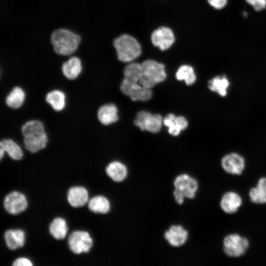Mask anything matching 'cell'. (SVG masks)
Listing matches in <instances>:
<instances>
[{"mask_svg":"<svg viewBox=\"0 0 266 266\" xmlns=\"http://www.w3.org/2000/svg\"><path fill=\"white\" fill-rule=\"evenodd\" d=\"M24 146L27 150L35 153L43 149L48 142L43 123L37 120H30L21 127Z\"/></svg>","mask_w":266,"mask_h":266,"instance_id":"6da1fadb","label":"cell"},{"mask_svg":"<svg viewBox=\"0 0 266 266\" xmlns=\"http://www.w3.org/2000/svg\"><path fill=\"white\" fill-rule=\"evenodd\" d=\"M81 41V36L78 34L66 28L55 30L50 36L54 51L61 56H69L75 52Z\"/></svg>","mask_w":266,"mask_h":266,"instance_id":"7a4b0ae2","label":"cell"},{"mask_svg":"<svg viewBox=\"0 0 266 266\" xmlns=\"http://www.w3.org/2000/svg\"><path fill=\"white\" fill-rule=\"evenodd\" d=\"M117 58L123 62H130L138 58L141 53V47L133 36L123 34L113 41Z\"/></svg>","mask_w":266,"mask_h":266,"instance_id":"3957f363","label":"cell"},{"mask_svg":"<svg viewBox=\"0 0 266 266\" xmlns=\"http://www.w3.org/2000/svg\"><path fill=\"white\" fill-rule=\"evenodd\" d=\"M142 74L139 81L141 86L151 89L166 78L164 64L153 60H147L142 63Z\"/></svg>","mask_w":266,"mask_h":266,"instance_id":"277c9868","label":"cell"},{"mask_svg":"<svg viewBox=\"0 0 266 266\" xmlns=\"http://www.w3.org/2000/svg\"><path fill=\"white\" fill-rule=\"evenodd\" d=\"M174 186L173 196L179 204L183 203L185 198L194 199L199 187L197 180L187 174L177 176L174 181Z\"/></svg>","mask_w":266,"mask_h":266,"instance_id":"5b68a950","label":"cell"},{"mask_svg":"<svg viewBox=\"0 0 266 266\" xmlns=\"http://www.w3.org/2000/svg\"><path fill=\"white\" fill-rule=\"evenodd\" d=\"M223 250L229 257L238 258L244 255L249 247L247 238L237 233H230L223 240Z\"/></svg>","mask_w":266,"mask_h":266,"instance_id":"8992f818","label":"cell"},{"mask_svg":"<svg viewBox=\"0 0 266 266\" xmlns=\"http://www.w3.org/2000/svg\"><path fill=\"white\" fill-rule=\"evenodd\" d=\"M163 122L162 117L160 114H152L149 112L141 111L137 113L134 123L142 131L156 133L161 130Z\"/></svg>","mask_w":266,"mask_h":266,"instance_id":"52a82bcc","label":"cell"},{"mask_svg":"<svg viewBox=\"0 0 266 266\" xmlns=\"http://www.w3.org/2000/svg\"><path fill=\"white\" fill-rule=\"evenodd\" d=\"M93 243L92 238L86 231L73 232L68 237L69 248L75 254L89 252L93 246Z\"/></svg>","mask_w":266,"mask_h":266,"instance_id":"ba28073f","label":"cell"},{"mask_svg":"<svg viewBox=\"0 0 266 266\" xmlns=\"http://www.w3.org/2000/svg\"><path fill=\"white\" fill-rule=\"evenodd\" d=\"M245 164L244 157L235 152L225 155L221 161L223 170L228 174L235 175H240L243 173Z\"/></svg>","mask_w":266,"mask_h":266,"instance_id":"9c48e42d","label":"cell"},{"mask_svg":"<svg viewBox=\"0 0 266 266\" xmlns=\"http://www.w3.org/2000/svg\"><path fill=\"white\" fill-rule=\"evenodd\" d=\"M120 89L125 95L129 96L133 101H146L152 97L150 89L145 88L139 83H131L124 79Z\"/></svg>","mask_w":266,"mask_h":266,"instance_id":"30bf717a","label":"cell"},{"mask_svg":"<svg viewBox=\"0 0 266 266\" xmlns=\"http://www.w3.org/2000/svg\"><path fill=\"white\" fill-rule=\"evenodd\" d=\"M174 40L173 31L167 27H161L156 29L151 35V41L153 45L162 51L169 49Z\"/></svg>","mask_w":266,"mask_h":266,"instance_id":"8fae6325","label":"cell"},{"mask_svg":"<svg viewBox=\"0 0 266 266\" xmlns=\"http://www.w3.org/2000/svg\"><path fill=\"white\" fill-rule=\"evenodd\" d=\"M28 202L24 194L14 191L7 195L4 200V206L9 213L17 215L27 207Z\"/></svg>","mask_w":266,"mask_h":266,"instance_id":"7c38bea8","label":"cell"},{"mask_svg":"<svg viewBox=\"0 0 266 266\" xmlns=\"http://www.w3.org/2000/svg\"><path fill=\"white\" fill-rule=\"evenodd\" d=\"M242 204L241 197L237 192L233 191L225 192L222 196L220 201L221 209L228 214L236 213Z\"/></svg>","mask_w":266,"mask_h":266,"instance_id":"4fadbf2b","label":"cell"},{"mask_svg":"<svg viewBox=\"0 0 266 266\" xmlns=\"http://www.w3.org/2000/svg\"><path fill=\"white\" fill-rule=\"evenodd\" d=\"M164 236L170 245L179 247L186 242L188 232L181 225H173L165 232Z\"/></svg>","mask_w":266,"mask_h":266,"instance_id":"5bb4252c","label":"cell"},{"mask_svg":"<svg viewBox=\"0 0 266 266\" xmlns=\"http://www.w3.org/2000/svg\"><path fill=\"white\" fill-rule=\"evenodd\" d=\"M63 75L69 80L77 78L82 70V64L79 58L71 57L63 63L61 67Z\"/></svg>","mask_w":266,"mask_h":266,"instance_id":"9a60e30c","label":"cell"},{"mask_svg":"<svg viewBox=\"0 0 266 266\" xmlns=\"http://www.w3.org/2000/svg\"><path fill=\"white\" fill-rule=\"evenodd\" d=\"M164 124L168 128V133L173 136H177L181 131L186 129L188 123L183 116H175L172 113L167 114L163 120Z\"/></svg>","mask_w":266,"mask_h":266,"instance_id":"2e32d148","label":"cell"},{"mask_svg":"<svg viewBox=\"0 0 266 266\" xmlns=\"http://www.w3.org/2000/svg\"><path fill=\"white\" fill-rule=\"evenodd\" d=\"M97 117L99 121L104 125H108L118 120V109L113 103L101 106L98 111Z\"/></svg>","mask_w":266,"mask_h":266,"instance_id":"e0dca14e","label":"cell"},{"mask_svg":"<svg viewBox=\"0 0 266 266\" xmlns=\"http://www.w3.org/2000/svg\"><path fill=\"white\" fill-rule=\"evenodd\" d=\"M89 195L86 188L81 186L73 187L67 193V200L73 207H78L84 205L88 201Z\"/></svg>","mask_w":266,"mask_h":266,"instance_id":"ac0fdd59","label":"cell"},{"mask_svg":"<svg viewBox=\"0 0 266 266\" xmlns=\"http://www.w3.org/2000/svg\"><path fill=\"white\" fill-rule=\"evenodd\" d=\"M248 195L252 203H266V177H262L258 180L257 185L249 190Z\"/></svg>","mask_w":266,"mask_h":266,"instance_id":"d6986e66","label":"cell"},{"mask_svg":"<svg viewBox=\"0 0 266 266\" xmlns=\"http://www.w3.org/2000/svg\"><path fill=\"white\" fill-rule=\"evenodd\" d=\"M25 234L21 230H9L4 233L6 244L11 250L22 247L25 242Z\"/></svg>","mask_w":266,"mask_h":266,"instance_id":"ffe728a7","label":"cell"},{"mask_svg":"<svg viewBox=\"0 0 266 266\" xmlns=\"http://www.w3.org/2000/svg\"><path fill=\"white\" fill-rule=\"evenodd\" d=\"M230 81L225 75L216 76L209 80L208 83V89L221 97L227 96Z\"/></svg>","mask_w":266,"mask_h":266,"instance_id":"44dd1931","label":"cell"},{"mask_svg":"<svg viewBox=\"0 0 266 266\" xmlns=\"http://www.w3.org/2000/svg\"><path fill=\"white\" fill-rule=\"evenodd\" d=\"M108 176L113 181L119 182L123 181L127 177L128 170L126 166L118 161L109 163L106 168Z\"/></svg>","mask_w":266,"mask_h":266,"instance_id":"7402d4cb","label":"cell"},{"mask_svg":"<svg viewBox=\"0 0 266 266\" xmlns=\"http://www.w3.org/2000/svg\"><path fill=\"white\" fill-rule=\"evenodd\" d=\"M45 101L55 111H60L66 106V96L62 91L54 90L46 94Z\"/></svg>","mask_w":266,"mask_h":266,"instance_id":"603a6c76","label":"cell"},{"mask_svg":"<svg viewBox=\"0 0 266 266\" xmlns=\"http://www.w3.org/2000/svg\"><path fill=\"white\" fill-rule=\"evenodd\" d=\"M25 99V93L20 87H14L5 98V103L10 108L18 109L23 104Z\"/></svg>","mask_w":266,"mask_h":266,"instance_id":"cb8c5ba5","label":"cell"},{"mask_svg":"<svg viewBox=\"0 0 266 266\" xmlns=\"http://www.w3.org/2000/svg\"><path fill=\"white\" fill-rule=\"evenodd\" d=\"M0 148L13 160H19L23 156V151L20 146L11 139H3L0 142Z\"/></svg>","mask_w":266,"mask_h":266,"instance_id":"d4e9b609","label":"cell"},{"mask_svg":"<svg viewBox=\"0 0 266 266\" xmlns=\"http://www.w3.org/2000/svg\"><path fill=\"white\" fill-rule=\"evenodd\" d=\"M88 207L91 211L95 213L105 214L109 211L110 204L106 197L103 196H97L89 201Z\"/></svg>","mask_w":266,"mask_h":266,"instance_id":"484cf974","label":"cell"},{"mask_svg":"<svg viewBox=\"0 0 266 266\" xmlns=\"http://www.w3.org/2000/svg\"><path fill=\"white\" fill-rule=\"evenodd\" d=\"M49 231L55 238L57 239H64L67 233L66 221L62 218H55L50 224Z\"/></svg>","mask_w":266,"mask_h":266,"instance_id":"4316f807","label":"cell"},{"mask_svg":"<svg viewBox=\"0 0 266 266\" xmlns=\"http://www.w3.org/2000/svg\"><path fill=\"white\" fill-rule=\"evenodd\" d=\"M123 72L124 79L131 83H139L142 74V64L131 63L125 67Z\"/></svg>","mask_w":266,"mask_h":266,"instance_id":"83f0119b","label":"cell"},{"mask_svg":"<svg viewBox=\"0 0 266 266\" xmlns=\"http://www.w3.org/2000/svg\"><path fill=\"white\" fill-rule=\"evenodd\" d=\"M175 77L178 80H184L187 85H193L197 79L193 67L187 65H182L178 68Z\"/></svg>","mask_w":266,"mask_h":266,"instance_id":"f1b7e54d","label":"cell"},{"mask_svg":"<svg viewBox=\"0 0 266 266\" xmlns=\"http://www.w3.org/2000/svg\"><path fill=\"white\" fill-rule=\"evenodd\" d=\"M256 11H261L266 7V0H246Z\"/></svg>","mask_w":266,"mask_h":266,"instance_id":"f546056e","label":"cell"},{"mask_svg":"<svg viewBox=\"0 0 266 266\" xmlns=\"http://www.w3.org/2000/svg\"><path fill=\"white\" fill-rule=\"evenodd\" d=\"M207 1L211 6L217 9L223 8L227 3V0H207Z\"/></svg>","mask_w":266,"mask_h":266,"instance_id":"4dcf8cb0","label":"cell"},{"mask_svg":"<svg viewBox=\"0 0 266 266\" xmlns=\"http://www.w3.org/2000/svg\"><path fill=\"white\" fill-rule=\"evenodd\" d=\"M13 266H32L31 261L26 258H19L16 259L13 263Z\"/></svg>","mask_w":266,"mask_h":266,"instance_id":"1f68e13d","label":"cell"},{"mask_svg":"<svg viewBox=\"0 0 266 266\" xmlns=\"http://www.w3.org/2000/svg\"><path fill=\"white\" fill-rule=\"evenodd\" d=\"M4 151L1 148H0V158L1 160L4 154Z\"/></svg>","mask_w":266,"mask_h":266,"instance_id":"d6a6232c","label":"cell"}]
</instances>
